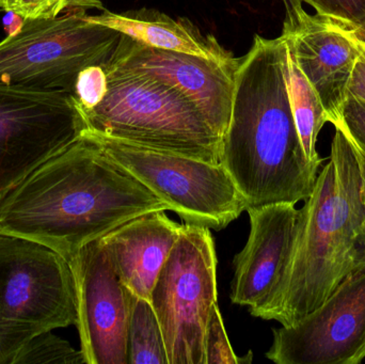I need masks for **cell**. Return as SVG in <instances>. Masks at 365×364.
<instances>
[{"mask_svg": "<svg viewBox=\"0 0 365 364\" xmlns=\"http://www.w3.org/2000/svg\"><path fill=\"white\" fill-rule=\"evenodd\" d=\"M252 361V352H249L246 358H238V364L251 363Z\"/></svg>", "mask_w": 365, "mask_h": 364, "instance_id": "4dcf8cb0", "label": "cell"}, {"mask_svg": "<svg viewBox=\"0 0 365 364\" xmlns=\"http://www.w3.org/2000/svg\"><path fill=\"white\" fill-rule=\"evenodd\" d=\"M205 364H238V357L232 350L227 331L219 311L218 303L212 307L204 335Z\"/></svg>", "mask_w": 365, "mask_h": 364, "instance_id": "7402d4cb", "label": "cell"}, {"mask_svg": "<svg viewBox=\"0 0 365 364\" xmlns=\"http://www.w3.org/2000/svg\"><path fill=\"white\" fill-rule=\"evenodd\" d=\"M1 6H2V0H0V9H1Z\"/></svg>", "mask_w": 365, "mask_h": 364, "instance_id": "d6a6232c", "label": "cell"}, {"mask_svg": "<svg viewBox=\"0 0 365 364\" xmlns=\"http://www.w3.org/2000/svg\"><path fill=\"white\" fill-rule=\"evenodd\" d=\"M357 157L359 160L360 172H361V198L365 212V158L358 155V154Z\"/></svg>", "mask_w": 365, "mask_h": 364, "instance_id": "f1b7e54d", "label": "cell"}, {"mask_svg": "<svg viewBox=\"0 0 365 364\" xmlns=\"http://www.w3.org/2000/svg\"><path fill=\"white\" fill-rule=\"evenodd\" d=\"M346 29L351 38L358 43L360 47H365V21L356 27H346Z\"/></svg>", "mask_w": 365, "mask_h": 364, "instance_id": "83f0119b", "label": "cell"}, {"mask_svg": "<svg viewBox=\"0 0 365 364\" xmlns=\"http://www.w3.org/2000/svg\"><path fill=\"white\" fill-rule=\"evenodd\" d=\"M86 132L102 145L111 160L149 188L185 224L220 231L246 211V201L222 164Z\"/></svg>", "mask_w": 365, "mask_h": 364, "instance_id": "52a82bcc", "label": "cell"}, {"mask_svg": "<svg viewBox=\"0 0 365 364\" xmlns=\"http://www.w3.org/2000/svg\"><path fill=\"white\" fill-rule=\"evenodd\" d=\"M68 262L74 278L76 326L85 364H128L134 295L120 281L101 239L83 246Z\"/></svg>", "mask_w": 365, "mask_h": 364, "instance_id": "8fae6325", "label": "cell"}, {"mask_svg": "<svg viewBox=\"0 0 365 364\" xmlns=\"http://www.w3.org/2000/svg\"><path fill=\"white\" fill-rule=\"evenodd\" d=\"M287 51L282 34L255 36L234 74L220 160L247 207L306 201L319 173L321 165L307 158L292 111Z\"/></svg>", "mask_w": 365, "mask_h": 364, "instance_id": "7a4b0ae2", "label": "cell"}, {"mask_svg": "<svg viewBox=\"0 0 365 364\" xmlns=\"http://www.w3.org/2000/svg\"><path fill=\"white\" fill-rule=\"evenodd\" d=\"M285 8L284 24L292 25L298 21L302 13L304 12V1L302 0H282Z\"/></svg>", "mask_w": 365, "mask_h": 364, "instance_id": "484cf974", "label": "cell"}, {"mask_svg": "<svg viewBox=\"0 0 365 364\" xmlns=\"http://www.w3.org/2000/svg\"><path fill=\"white\" fill-rule=\"evenodd\" d=\"M156 211L170 209L85 130L0 192V234L36 241L68 261L87 244Z\"/></svg>", "mask_w": 365, "mask_h": 364, "instance_id": "6da1fadb", "label": "cell"}, {"mask_svg": "<svg viewBox=\"0 0 365 364\" xmlns=\"http://www.w3.org/2000/svg\"><path fill=\"white\" fill-rule=\"evenodd\" d=\"M74 278L61 254L0 234V364L34 338L76 325Z\"/></svg>", "mask_w": 365, "mask_h": 364, "instance_id": "5b68a950", "label": "cell"}, {"mask_svg": "<svg viewBox=\"0 0 365 364\" xmlns=\"http://www.w3.org/2000/svg\"><path fill=\"white\" fill-rule=\"evenodd\" d=\"M105 10L101 0H16L9 11L25 19H51L70 11Z\"/></svg>", "mask_w": 365, "mask_h": 364, "instance_id": "ffe728a7", "label": "cell"}, {"mask_svg": "<svg viewBox=\"0 0 365 364\" xmlns=\"http://www.w3.org/2000/svg\"><path fill=\"white\" fill-rule=\"evenodd\" d=\"M105 68L108 90L100 105L81 113L86 130L221 164V137L190 100L147 75Z\"/></svg>", "mask_w": 365, "mask_h": 364, "instance_id": "277c9868", "label": "cell"}, {"mask_svg": "<svg viewBox=\"0 0 365 364\" xmlns=\"http://www.w3.org/2000/svg\"><path fill=\"white\" fill-rule=\"evenodd\" d=\"M317 14L334 19L345 27H356L365 21V0H302Z\"/></svg>", "mask_w": 365, "mask_h": 364, "instance_id": "cb8c5ba5", "label": "cell"}, {"mask_svg": "<svg viewBox=\"0 0 365 364\" xmlns=\"http://www.w3.org/2000/svg\"><path fill=\"white\" fill-rule=\"evenodd\" d=\"M250 233L234 258L232 303L263 318L274 301L291 254L298 209L292 203L247 207Z\"/></svg>", "mask_w": 365, "mask_h": 364, "instance_id": "4fadbf2b", "label": "cell"}, {"mask_svg": "<svg viewBox=\"0 0 365 364\" xmlns=\"http://www.w3.org/2000/svg\"><path fill=\"white\" fill-rule=\"evenodd\" d=\"M287 88L298 134L307 158L311 162L322 165L324 160L317 152V139L322 128L329 122L327 113L319 94L300 70L287 43Z\"/></svg>", "mask_w": 365, "mask_h": 364, "instance_id": "e0dca14e", "label": "cell"}, {"mask_svg": "<svg viewBox=\"0 0 365 364\" xmlns=\"http://www.w3.org/2000/svg\"><path fill=\"white\" fill-rule=\"evenodd\" d=\"M181 230L165 211H156L121 224L101 241L120 281L134 296L150 301Z\"/></svg>", "mask_w": 365, "mask_h": 364, "instance_id": "9a60e30c", "label": "cell"}, {"mask_svg": "<svg viewBox=\"0 0 365 364\" xmlns=\"http://www.w3.org/2000/svg\"><path fill=\"white\" fill-rule=\"evenodd\" d=\"M365 266V212L357 154L340 128L329 162L298 209L289 262L263 316L292 326L323 305L339 286Z\"/></svg>", "mask_w": 365, "mask_h": 364, "instance_id": "3957f363", "label": "cell"}, {"mask_svg": "<svg viewBox=\"0 0 365 364\" xmlns=\"http://www.w3.org/2000/svg\"><path fill=\"white\" fill-rule=\"evenodd\" d=\"M128 364H169L164 336L151 301L134 296L128 331Z\"/></svg>", "mask_w": 365, "mask_h": 364, "instance_id": "ac0fdd59", "label": "cell"}, {"mask_svg": "<svg viewBox=\"0 0 365 364\" xmlns=\"http://www.w3.org/2000/svg\"><path fill=\"white\" fill-rule=\"evenodd\" d=\"M85 364L83 353L66 340L51 333H42L30 340L13 358L11 364Z\"/></svg>", "mask_w": 365, "mask_h": 364, "instance_id": "d6986e66", "label": "cell"}, {"mask_svg": "<svg viewBox=\"0 0 365 364\" xmlns=\"http://www.w3.org/2000/svg\"><path fill=\"white\" fill-rule=\"evenodd\" d=\"M6 14L4 19V29H6L8 36H12L21 29L25 19H23L17 13L13 12V11H6Z\"/></svg>", "mask_w": 365, "mask_h": 364, "instance_id": "4316f807", "label": "cell"}, {"mask_svg": "<svg viewBox=\"0 0 365 364\" xmlns=\"http://www.w3.org/2000/svg\"><path fill=\"white\" fill-rule=\"evenodd\" d=\"M87 11L25 19L0 42V83L74 93L90 66L110 63L122 34L88 19Z\"/></svg>", "mask_w": 365, "mask_h": 364, "instance_id": "8992f818", "label": "cell"}, {"mask_svg": "<svg viewBox=\"0 0 365 364\" xmlns=\"http://www.w3.org/2000/svg\"><path fill=\"white\" fill-rule=\"evenodd\" d=\"M238 62L240 58L233 62H219L153 48L122 34L107 66L147 75L170 85L197 106L222 139L231 118Z\"/></svg>", "mask_w": 365, "mask_h": 364, "instance_id": "7c38bea8", "label": "cell"}, {"mask_svg": "<svg viewBox=\"0 0 365 364\" xmlns=\"http://www.w3.org/2000/svg\"><path fill=\"white\" fill-rule=\"evenodd\" d=\"M349 94L365 102V57L364 51L354 68Z\"/></svg>", "mask_w": 365, "mask_h": 364, "instance_id": "d4e9b609", "label": "cell"}, {"mask_svg": "<svg viewBox=\"0 0 365 364\" xmlns=\"http://www.w3.org/2000/svg\"><path fill=\"white\" fill-rule=\"evenodd\" d=\"M86 130L73 94L0 83V192Z\"/></svg>", "mask_w": 365, "mask_h": 364, "instance_id": "9c48e42d", "label": "cell"}, {"mask_svg": "<svg viewBox=\"0 0 365 364\" xmlns=\"http://www.w3.org/2000/svg\"><path fill=\"white\" fill-rule=\"evenodd\" d=\"M150 301L169 364H205L204 335L212 307L218 303L217 254L210 229L182 224Z\"/></svg>", "mask_w": 365, "mask_h": 364, "instance_id": "ba28073f", "label": "cell"}, {"mask_svg": "<svg viewBox=\"0 0 365 364\" xmlns=\"http://www.w3.org/2000/svg\"><path fill=\"white\" fill-rule=\"evenodd\" d=\"M87 17L92 23L115 30L145 46L219 62H233L237 59L225 51L214 36L204 34L190 21L171 19L158 11L115 13L105 9L100 14H88Z\"/></svg>", "mask_w": 365, "mask_h": 364, "instance_id": "2e32d148", "label": "cell"}, {"mask_svg": "<svg viewBox=\"0 0 365 364\" xmlns=\"http://www.w3.org/2000/svg\"><path fill=\"white\" fill-rule=\"evenodd\" d=\"M361 48H362V51H364V55L365 57V47H361Z\"/></svg>", "mask_w": 365, "mask_h": 364, "instance_id": "1f68e13d", "label": "cell"}, {"mask_svg": "<svg viewBox=\"0 0 365 364\" xmlns=\"http://www.w3.org/2000/svg\"><path fill=\"white\" fill-rule=\"evenodd\" d=\"M16 0H2L1 9L4 11H9L12 8L13 4H15Z\"/></svg>", "mask_w": 365, "mask_h": 364, "instance_id": "f546056e", "label": "cell"}, {"mask_svg": "<svg viewBox=\"0 0 365 364\" xmlns=\"http://www.w3.org/2000/svg\"><path fill=\"white\" fill-rule=\"evenodd\" d=\"M282 36L319 94L328 121L338 123L361 47L345 26L307 11L293 25H283Z\"/></svg>", "mask_w": 365, "mask_h": 364, "instance_id": "5bb4252c", "label": "cell"}, {"mask_svg": "<svg viewBox=\"0 0 365 364\" xmlns=\"http://www.w3.org/2000/svg\"><path fill=\"white\" fill-rule=\"evenodd\" d=\"M340 128L358 155L365 158V102L349 94L341 109L340 120L334 124Z\"/></svg>", "mask_w": 365, "mask_h": 364, "instance_id": "603a6c76", "label": "cell"}, {"mask_svg": "<svg viewBox=\"0 0 365 364\" xmlns=\"http://www.w3.org/2000/svg\"><path fill=\"white\" fill-rule=\"evenodd\" d=\"M266 357L277 364H360L365 359V266L292 326L274 329Z\"/></svg>", "mask_w": 365, "mask_h": 364, "instance_id": "30bf717a", "label": "cell"}, {"mask_svg": "<svg viewBox=\"0 0 365 364\" xmlns=\"http://www.w3.org/2000/svg\"><path fill=\"white\" fill-rule=\"evenodd\" d=\"M107 90L108 76L105 66H90L83 68L77 76L73 93L81 113L100 105L106 95Z\"/></svg>", "mask_w": 365, "mask_h": 364, "instance_id": "44dd1931", "label": "cell"}]
</instances>
